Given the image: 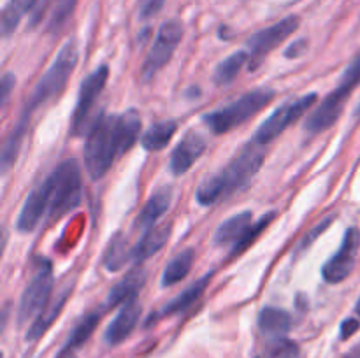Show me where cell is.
Segmentation results:
<instances>
[{"instance_id": "6da1fadb", "label": "cell", "mask_w": 360, "mask_h": 358, "mask_svg": "<svg viewBox=\"0 0 360 358\" xmlns=\"http://www.w3.org/2000/svg\"><path fill=\"white\" fill-rule=\"evenodd\" d=\"M141 116L136 109L120 114H102L88 128L84 142V167L91 179H102L115 160L130 150L139 139Z\"/></svg>"}, {"instance_id": "7a4b0ae2", "label": "cell", "mask_w": 360, "mask_h": 358, "mask_svg": "<svg viewBox=\"0 0 360 358\" xmlns=\"http://www.w3.org/2000/svg\"><path fill=\"white\" fill-rule=\"evenodd\" d=\"M264 146L257 142H250L232 158L231 164L221 168L217 174H211L204 179L195 192V199L200 206H211L218 202L221 197L241 190L248 185L253 175L260 171L264 164Z\"/></svg>"}, {"instance_id": "3957f363", "label": "cell", "mask_w": 360, "mask_h": 358, "mask_svg": "<svg viewBox=\"0 0 360 358\" xmlns=\"http://www.w3.org/2000/svg\"><path fill=\"white\" fill-rule=\"evenodd\" d=\"M77 60H79V49H77L76 41H67L58 51L56 58L53 60L51 65L48 67V70L42 74L39 83L35 84L34 91H32L27 105L23 107V112H21V118L30 119L32 114L41 105L55 100L62 93L63 88L67 86V81L70 79L74 69H76Z\"/></svg>"}, {"instance_id": "277c9868", "label": "cell", "mask_w": 360, "mask_h": 358, "mask_svg": "<svg viewBox=\"0 0 360 358\" xmlns=\"http://www.w3.org/2000/svg\"><path fill=\"white\" fill-rule=\"evenodd\" d=\"M49 188V220L62 218L63 214L76 209L81 202V168L76 160H65L46 178Z\"/></svg>"}, {"instance_id": "5b68a950", "label": "cell", "mask_w": 360, "mask_h": 358, "mask_svg": "<svg viewBox=\"0 0 360 358\" xmlns=\"http://www.w3.org/2000/svg\"><path fill=\"white\" fill-rule=\"evenodd\" d=\"M274 95H276L274 90H269V88H257V90L245 93L232 104L206 114L204 116V123L210 126L213 133H227L234 130L236 126L248 121L255 114H259L267 104L273 102Z\"/></svg>"}, {"instance_id": "8992f818", "label": "cell", "mask_w": 360, "mask_h": 358, "mask_svg": "<svg viewBox=\"0 0 360 358\" xmlns=\"http://www.w3.org/2000/svg\"><path fill=\"white\" fill-rule=\"evenodd\" d=\"M316 102V93H308L304 97L297 98V100H292L288 104L278 107L273 114L267 119H264L262 125L257 128V132L253 133V142L260 144V146H266V144L273 142L276 137H280L292 123L297 121L302 114L309 111L313 107V104Z\"/></svg>"}, {"instance_id": "52a82bcc", "label": "cell", "mask_w": 360, "mask_h": 358, "mask_svg": "<svg viewBox=\"0 0 360 358\" xmlns=\"http://www.w3.org/2000/svg\"><path fill=\"white\" fill-rule=\"evenodd\" d=\"M53 267L49 262L39 263L34 277L25 288L21 295L20 307H18V321L25 323L32 319L34 316H39L42 309L51 300L53 291Z\"/></svg>"}, {"instance_id": "ba28073f", "label": "cell", "mask_w": 360, "mask_h": 358, "mask_svg": "<svg viewBox=\"0 0 360 358\" xmlns=\"http://www.w3.org/2000/svg\"><path fill=\"white\" fill-rule=\"evenodd\" d=\"M183 39V25L178 20H169L158 28V34L155 37L153 46L144 62L143 74L146 79L153 77L160 69H164L171 62L172 55L178 49L179 42Z\"/></svg>"}, {"instance_id": "9c48e42d", "label": "cell", "mask_w": 360, "mask_h": 358, "mask_svg": "<svg viewBox=\"0 0 360 358\" xmlns=\"http://www.w3.org/2000/svg\"><path fill=\"white\" fill-rule=\"evenodd\" d=\"M299 23H301L299 16H287L281 21H278V23H274L273 27L264 28V30L253 34L248 41L250 65H252V69H257L260 65V62L273 49H276L281 42L287 41L297 30Z\"/></svg>"}, {"instance_id": "30bf717a", "label": "cell", "mask_w": 360, "mask_h": 358, "mask_svg": "<svg viewBox=\"0 0 360 358\" xmlns=\"http://www.w3.org/2000/svg\"><path fill=\"white\" fill-rule=\"evenodd\" d=\"M354 90L355 88L352 86V84L341 81V83L338 84L336 90L330 91V93L323 98L322 104H320L315 111L309 112V116L306 118L304 123L306 132L315 135V133L329 130L341 116V112H343L345 105H347L348 98H350L352 91Z\"/></svg>"}, {"instance_id": "8fae6325", "label": "cell", "mask_w": 360, "mask_h": 358, "mask_svg": "<svg viewBox=\"0 0 360 358\" xmlns=\"http://www.w3.org/2000/svg\"><path fill=\"white\" fill-rule=\"evenodd\" d=\"M360 249V230L357 227H352L345 232L343 242L336 255L326 263L322 269V276L327 283L338 284L347 279L354 270L355 262H357Z\"/></svg>"}, {"instance_id": "7c38bea8", "label": "cell", "mask_w": 360, "mask_h": 358, "mask_svg": "<svg viewBox=\"0 0 360 358\" xmlns=\"http://www.w3.org/2000/svg\"><path fill=\"white\" fill-rule=\"evenodd\" d=\"M108 77H109V69L105 65H102L98 67L97 70H94V72H91L83 83H81L76 111H74L72 123H70V125H72L74 135H77V133H81L84 130V125H86L88 121V116H90L98 95L104 91L105 83H108Z\"/></svg>"}, {"instance_id": "4fadbf2b", "label": "cell", "mask_w": 360, "mask_h": 358, "mask_svg": "<svg viewBox=\"0 0 360 358\" xmlns=\"http://www.w3.org/2000/svg\"><path fill=\"white\" fill-rule=\"evenodd\" d=\"M206 139L200 135L199 132H193L190 130L178 144L172 150L171 160H169V167L174 175H181L185 172H188L192 168V165L195 164L197 158H200L206 151Z\"/></svg>"}, {"instance_id": "5bb4252c", "label": "cell", "mask_w": 360, "mask_h": 358, "mask_svg": "<svg viewBox=\"0 0 360 358\" xmlns=\"http://www.w3.org/2000/svg\"><path fill=\"white\" fill-rule=\"evenodd\" d=\"M141 312H143V307H141L139 304V298L134 297L130 298V300H127L125 304L122 305L118 314L115 316V319H112V321L109 323L108 329H105V343H108L109 346H116V344L123 343L137 326Z\"/></svg>"}, {"instance_id": "9a60e30c", "label": "cell", "mask_w": 360, "mask_h": 358, "mask_svg": "<svg viewBox=\"0 0 360 358\" xmlns=\"http://www.w3.org/2000/svg\"><path fill=\"white\" fill-rule=\"evenodd\" d=\"M49 209V188L48 183L44 181L41 185L35 186L30 193H28L27 200H25L21 213L18 216V230L20 232H32L39 223L41 218L48 213Z\"/></svg>"}, {"instance_id": "2e32d148", "label": "cell", "mask_w": 360, "mask_h": 358, "mask_svg": "<svg viewBox=\"0 0 360 358\" xmlns=\"http://www.w3.org/2000/svg\"><path fill=\"white\" fill-rule=\"evenodd\" d=\"M172 225L171 223H162L155 225L153 228L144 232L143 237L137 241L136 246H132V260L136 263H143L155 253L160 251L165 244H167L169 237H171Z\"/></svg>"}, {"instance_id": "e0dca14e", "label": "cell", "mask_w": 360, "mask_h": 358, "mask_svg": "<svg viewBox=\"0 0 360 358\" xmlns=\"http://www.w3.org/2000/svg\"><path fill=\"white\" fill-rule=\"evenodd\" d=\"M172 202V190L169 186H162V188L155 190L153 195L148 199V202L144 204L143 211L137 216L136 225L141 230H150L157 225V221L164 216L169 211Z\"/></svg>"}, {"instance_id": "ac0fdd59", "label": "cell", "mask_w": 360, "mask_h": 358, "mask_svg": "<svg viewBox=\"0 0 360 358\" xmlns=\"http://www.w3.org/2000/svg\"><path fill=\"white\" fill-rule=\"evenodd\" d=\"M211 277H213V272H207L206 276H202L199 281H195L192 286L186 288L183 293H179L178 297L172 298V300H169L167 304L162 307L160 312H157V314L151 316L150 321H148V325H151V323L155 321V318H164V316L178 314V312H183L185 309H188L190 305L195 304V302L200 298V295L204 293V290H206L207 284H210Z\"/></svg>"}, {"instance_id": "d6986e66", "label": "cell", "mask_w": 360, "mask_h": 358, "mask_svg": "<svg viewBox=\"0 0 360 358\" xmlns=\"http://www.w3.org/2000/svg\"><path fill=\"white\" fill-rule=\"evenodd\" d=\"M144 283H146V272L137 265L136 269L130 270L122 281H118V283L111 288V291H109L108 295V307L125 304L130 298L137 297V293H139L141 288L144 286Z\"/></svg>"}, {"instance_id": "ffe728a7", "label": "cell", "mask_w": 360, "mask_h": 358, "mask_svg": "<svg viewBox=\"0 0 360 358\" xmlns=\"http://www.w3.org/2000/svg\"><path fill=\"white\" fill-rule=\"evenodd\" d=\"M252 213L250 211H243V213L234 214V216L227 218L220 227L214 232V244H229V242H239L248 230L252 228Z\"/></svg>"}, {"instance_id": "44dd1931", "label": "cell", "mask_w": 360, "mask_h": 358, "mask_svg": "<svg viewBox=\"0 0 360 358\" xmlns=\"http://www.w3.org/2000/svg\"><path fill=\"white\" fill-rule=\"evenodd\" d=\"M259 329L271 339L285 337L292 329V318L287 311L278 307H264L259 314Z\"/></svg>"}, {"instance_id": "7402d4cb", "label": "cell", "mask_w": 360, "mask_h": 358, "mask_svg": "<svg viewBox=\"0 0 360 358\" xmlns=\"http://www.w3.org/2000/svg\"><path fill=\"white\" fill-rule=\"evenodd\" d=\"M193 262H195V251H193V248H186L181 253H178L167 263L164 272H162V286H174L179 281L185 279L190 270H192Z\"/></svg>"}, {"instance_id": "603a6c76", "label": "cell", "mask_w": 360, "mask_h": 358, "mask_svg": "<svg viewBox=\"0 0 360 358\" xmlns=\"http://www.w3.org/2000/svg\"><path fill=\"white\" fill-rule=\"evenodd\" d=\"M178 132V125L172 119H165V121L153 123L146 132L141 135V146L146 151H162L171 139L174 137V133Z\"/></svg>"}, {"instance_id": "cb8c5ba5", "label": "cell", "mask_w": 360, "mask_h": 358, "mask_svg": "<svg viewBox=\"0 0 360 358\" xmlns=\"http://www.w3.org/2000/svg\"><path fill=\"white\" fill-rule=\"evenodd\" d=\"M67 297H69V291H63L58 298H51L49 304L42 309L41 314L34 319L32 326L27 332V340H37L39 337H42L46 333V330L53 325L58 314L62 312L63 305H65Z\"/></svg>"}, {"instance_id": "d4e9b609", "label": "cell", "mask_w": 360, "mask_h": 358, "mask_svg": "<svg viewBox=\"0 0 360 358\" xmlns=\"http://www.w3.org/2000/svg\"><path fill=\"white\" fill-rule=\"evenodd\" d=\"M39 2H41V0H9L7 6L4 7L2 21H0V28H2L4 37H9V35L16 30L18 25L21 23L25 14L32 13Z\"/></svg>"}, {"instance_id": "484cf974", "label": "cell", "mask_w": 360, "mask_h": 358, "mask_svg": "<svg viewBox=\"0 0 360 358\" xmlns=\"http://www.w3.org/2000/svg\"><path fill=\"white\" fill-rule=\"evenodd\" d=\"M250 62V53L248 51H236L225 60H221L217 65L213 72V81L218 86H227L231 84L236 77L239 76L243 67Z\"/></svg>"}, {"instance_id": "4316f807", "label": "cell", "mask_w": 360, "mask_h": 358, "mask_svg": "<svg viewBox=\"0 0 360 358\" xmlns=\"http://www.w3.org/2000/svg\"><path fill=\"white\" fill-rule=\"evenodd\" d=\"M132 260V248L129 246V241L123 234H116L109 242L108 249L104 255V265L105 269L116 272L125 267V263Z\"/></svg>"}, {"instance_id": "83f0119b", "label": "cell", "mask_w": 360, "mask_h": 358, "mask_svg": "<svg viewBox=\"0 0 360 358\" xmlns=\"http://www.w3.org/2000/svg\"><path fill=\"white\" fill-rule=\"evenodd\" d=\"M28 123H30V119L27 118H21L18 119L16 125L13 126V130H11L9 137L6 139V142H4V150H2V171L6 172L7 168L11 167V165L16 161L18 154H20V150H21V144H23V139L25 135H27V130H28Z\"/></svg>"}, {"instance_id": "f1b7e54d", "label": "cell", "mask_w": 360, "mask_h": 358, "mask_svg": "<svg viewBox=\"0 0 360 358\" xmlns=\"http://www.w3.org/2000/svg\"><path fill=\"white\" fill-rule=\"evenodd\" d=\"M98 321H101V312H88V314H84L83 318L77 321V325L72 329L65 346L76 347L77 350L81 344H84L88 339H90L94 330L97 329Z\"/></svg>"}, {"instance_id": "f546056e", "label": "cell", "mask_w": 360, "mask_h": 358, "mask_svg": "<svg viewBox=\"0 0 360 358\" xmlns=\"http://www.w3.org/2000/svg\"><path fill=\"white\" fill-rule=\"evenodd\" d=\"M257 358H301V350L297 343L280 337V339H271V343L257 354Z\"/></svg>"}, {"instance_id": "4dcf8cb0", "label": "cell", "mask_w": 360, "mask_h": 358, "mask_svg": "<svg viewBox=\"0 0 360 358\" xmlns=\"http://www.w3.org/2000/svg\"><path fill=\"white\" fill-rule=\"evenodd\" d=\"M76 6H77V0H56L55 9H53L51 16H49V21H48L49 34L58 32L60 28L69 21V18L72 16Z\"/></svg>"}, {"instance_id": "1f68e13d", "label": "cell", "mask_w": 360, "mask_h": 358, "mask_svg": "<svg viewBox=\"0 0 360 358\" xmlns=\"http://www.w3.org/2000/svg\"><path fill=\"white\" fill-rule=\"evenodd\" d=\"M273 218H274V213H269V214H267V216H264L262 220L259 221V223H255V225H253V227L250 228V230H248V234H246L245 237L241 239V241H239V242H236V244H234V251H232V256H238L239 253H243V251H245V249L248 248V246L252 244L253 241H255V239H257V235H259L260 232H262L264 228H266L267 225L271 223V220H273Z\"/></svg>"}, {"instance_id": "d6a6232c", "label": "cell", "mask_w": 360, "mask_h": 358, "mask_svg": "<svg viewBox=\"0 0 360 358\" xmlns=\"http://www.w3.org/2000/svg\"><path fill=\"white\" fill-rule=\"evenodd\" d=\"M165 0H139L137 2V9H139L141 20H150L155 14H158L164 7Z\"/></svg>"}, {"instance_id": "836d02e7", "label": "cell", "mask_w": 360, "mask_h": 358, "mask_svg": "<svg viewBox=\"0 0 360 358\" xmlns=\"http://www.w3.org/2000/svg\"><path fill=\"white\" fill-rule=\"evenodd\" d=\"M14 84H16V77H14V74L11 72L4 74L2 81H0V100H2V107L7 104V100H9V95L11 91H13Z\"/></svg>"}, {"instance_id": "e575fe53", "label": "cell", "mask_w": 360, "mask_h": 358, "mask_svg": "<svg viewBox=\"0 0 360 358\" xmlns=\"http://www.w3.org/2000/svg\"><path fill=\"white\" fill-rule=\"evenodd\" d=\"M341 79L350 81V83H354L355 86H359L360 84V53L355 56L354 62L347 67V70H345V74L341 76Z\"/></svg>"}, {"instance_id": "d590c367", "label": "cell", "mask_w": 360, "mask_h": 358, "mask_svg": "<svg viewBox=\"0 0 360 358\" xmlns=\"http://www.w3.org/2000/svg\"><path fill=\"white\" fill-rule=\"evenodd\" d=\"M360 329V323H359V319H355V318H348V319H345L343 321V325H341V339H348V337L350 336H354L355 332H357V330Z\"/></svg>"}, {"instance_id": "8d00e7d4", "label": "cell", "mask_w": 360, "mask_h": 358, "mask_svg": "<svg viewBox=\"0 0 360 358\" xmlns=\"http://www.w3.org/2000/svg\"><path fill=\"white\" fill-rule=\"evenodd\" d=\"M306 48H308V42H306L304 39H301V41L294 42V44H292L290 48L287 49V56H288V58H294V56L302 55Z\"/></svg>"}, {"instance_id": "74e56055", "label": "cell", "mask_w": 360, "mask_h": 358, "mask_svg": "<svg viewBox=\"0 0 360 358\" xmlns=\"http://www.w3.org/2000/svg\"><path fill=\"white\" fill-rule=\"evenodd\" d=\"M55 358H77V354H76V347L63 346L62 350H60V353L56 354Z\"/></svg>"}, {"instance_id": "f35d334b", "label": "cell", "mask_w": 360, "mask_h": 358, "mask_svg": "<svg viewBox=\"0 0 360 358\" xmlns=\"http://www.w3.org/2000/svg\"><path fill=\"white\" fill-rule=\"evenodd\" d=\"M343 358H360V344H357L352 351H348Z\"/></svg>"}, {"instance_id": "ab89813d", "label": "cell", "mask_w": 360, "mask_h": 358, "mask_svg": "<svg viewBox=\"0 0 360 358\" xmlns=\"http://www.w3.org/2000/svg\"><path fill=\"white\" fill-rule=\"evenodd\" d=\"M357 312L360 314V298H359V302H357Z\"/></svg>"}]
</instances>
